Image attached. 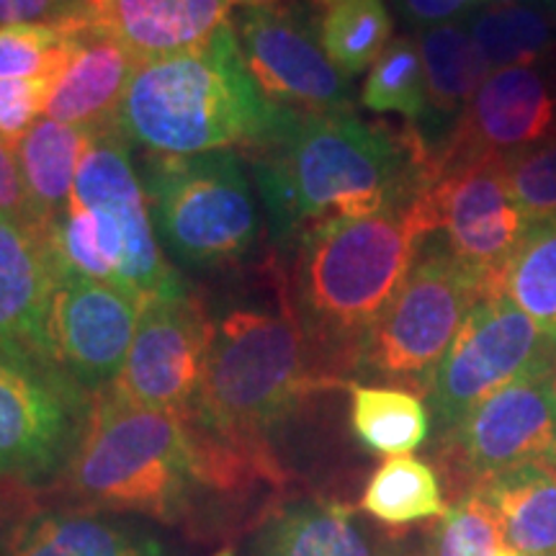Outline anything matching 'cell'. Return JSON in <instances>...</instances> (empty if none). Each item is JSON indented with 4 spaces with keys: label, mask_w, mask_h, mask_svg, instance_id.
<instances>
[{
    "label": "cell",
    "mask_w": 556,
    "mask_h": 556,
    "mask_svg": "<svg viewBox=\"0 0 556 556\" xmlns=\"http://www.w3.org/2000/svg\"><path fill=\"white\" fill-rule=\"evenodd\" d=\"M278 245L332 219L368 217L420 197L433 180V150L417 131H394L353 111H281L248 150Z\"/></svg>",
    "instance_id": "cell-1"
},
{
    "label": "cell",
    "mask_w": 556,
    "mask_h": 556,
    "mask_svg": "<svg viewBox=\"0 0 556 556\" xmlns=\"http://www.w3.org/2000/svg\"><path fill=\"white\" fill-rule=\"evenodd\" d=\"M435 232L428 189L405 204L332 219L299 235L283 307L307 338L319 377L356 371L366 338L397 296L417 258Z\"/></svg>",
    "instance_id": "cell-2"
},
{
    "label": "cell",
    "mask_w": 556,
    "mask_h": 556,
    "mask_svg": "<svg viewBox=\"0 0 556 556\" xmlns=\"http://www.w3.org/2000/svg\"><path fill=\"white\" fill-rule=\"evenodd\" d=\"M242 60L232 21L206 45L137 65L114 127L152 155L255 148L281 119Z\"/></svg>",
    "instance_id": "cell-3"
},
{
    "label": "cell",
    "mask_w": 556,
    "mask_h": 556,
    "mask_svg": "<svg viewBox=\"0 0 556 556\" xmlns=\"http://www.w3.org/2000/svg\"><path fill=\"white\" fill-rule=\"evenodd\" d=\"M67 486L90 507L178 523L208 486L204 448L189 417L96 394L67 462Z\"/></svg>",
    "instance_id": "cell-4"
},
{
    "label": "cell",
    "mask_w": 556,
    "mask_h": 556,
    "mask_svg": "<svg viewBox=\"0 0 556 556\" xmlns=\"http://www.w3.org/2000/svg\"><path fill=\"white\" fill-rule=\"evenodd\" d=\"M41 232L58 276L122 283L142 299L186 289L165 261L129 142L116 127L93 131L73 199Z\"/></svg>",
    "instance_id": "cell-5"
},
{
    "label": "cell",
    "mask_w": 556,
    "mask_h": 556,
    "mask_svg": "<svg viewBox=\"0 0 556 556\" xmlns=\"http://www.w3.org/2000/svg\"><path fill=\"white\" fill-rule=\"evenodd\" d=\"M319 377L304 332L283 307L232 309L212 328L197 405L186 415L199 430L229 446L263 454V441L291 415Z\"/></svg>",
    "instance_id": "cell-6"
},
{
    "label": "cell",
    "mask_w": 556,
    "mask_h": 556,
    "mask_svg": "<svg viewBox=\"0 0 556 556\" xmlns=\"http://www.w3.org/2000/svg\"><path fill=\"white\" fill-rule=\"evenodd\" d=\"M139 178L155 232L186 266L238 263L258 242L261 208L238 150L184 157L150 152Z\"/></svg>",
    "instance_id": "cell-7"
},
{
    "label": "cell",
    "mask_w": 556,
    "mask_h": 556,
    "mask_svg": "<svg viewBox=\"0 0 556 556\" xmlns=\"http://www.w3.org/2000/svg\"><path fill=\"white\" fill-rule=\"evenodd\" d=\"M490 287V278L458 261L441 235H428L397 296L366 338L356 371L428 394L464 319Z\"/></svg>",
    "instance_id": "cell-8"
},
{
    "label": "cell",
    "mask_w": 556,
    "mask_h": 556,
    "mask_svg": "<svg viewBox=\"0 0 556 556\" xmlns=\"http://www.w3.org/2000/svg\"><path fill=\"white\" fill-rule=\"evenodd\" d=\"M554 368L556 353H548L438 438L448 482L471 492L507 469L556 456Z\"/></svg>",
    "instance_id": "cell-9"
},
{
    "label": "cell",
    "mask_w": 556,
    "mask_h": 556,
    "mask_svg": "<svg viewBox=\"0 0 556 556\" xmlns=\"http://www.w3.org/2000/svg\"><path fill=\"white\" fill-rule=\"evenodd\" d=\"M554 353L533 319L505 294L482 296L438 366L428 389L438 438L454 430L479 402Z\"/></svg>",
    "instance_id": "cell-10"
},
{
    "label": "cell",
    "mask_w": 556,
    "mask_h": 556,
    "mask_svg": "<svg viewBox=\"0 0 556 556\" xmlns=\"http://www.w3.org/2000/svg\"><path fill=\"white\" fill-rule=\"evenodd\" d=\"M88 413L86 392L60 368L0 356V479L65 471Z\"/></svg>",
    "instance_id": "cell-11"
},
{
    "label": "cell",
    "mask_w": 556,
    "mask_h": 556,
    "mask_svg": "<svg viewBox=\"0 0 556 556\" xmlns=\"http://www.w3.org/2000/svg\"><path fill=\"white\" fill-rule=\"evenodd\" d=\"M250 78L278 109L353 111L351 83L319 47L312 11L291 0L242 9L232 21Z\"/></svg>",
    "instance_id": "cell-12"
},
{
    "label": "cell",
    "mask_w": 556,
    "mask_h": 556,
    "mask_svg": "<svg viewBox=\"0 0 556 556\" xmlns=\"http://www.w3.org/2000/svg\"><path fill=\"white\" fill-rule=\"evenodd\" d=\"M214 323L180 289L142 302L135 340L111 394L160 413L191 415L204 381Z\"/></svg>",
    "instance_id": "cell-13"
},
{
    "label": "cell",
    "mask_w": 556,
    "mask_h": 556,
    "mask_svg": "<svg viewBox=\"0 0 556 556\" xmlns=\"http://www.w3.org/2000/svg\"><path fill=\"white\" fill-rule=\"evenodd\" d=\"M428 201L435 232L446 240L451 253L490 278V283L531 227L513 199L505 157L435 163Z\"/></svg>",
    "instance_id": "cell-14"
},
{
    "label": "cell",
    "mask_w": 556,
    "mask_h": 556,
    "mask_svg": "<svg viewBox=\"0 0 556 556\" xmlns=\"http://www.w3.org/2000/svg\"><path fill=\"white\" fill-rule=\"evenodd\" d=\"M142 302L122 283L60 276L50 312L52 364L86 394L106 392L127 361Z\"/></svg>",
    "instance_id": "cell-15"
},
{
    "label": "cell",
    "mask_w": 556,
    "mask_h": 556,
    "mask_svg": "<svg viewBox=\"0 0 556 556\" xmlns=\"http://www.w3.org/2000/svg\"><path fill=\"white\" fill-rule=\"evenodd\" d=\"M556 131V90L546 67H505L482 80L433 163L510 157Z\"/></svg>",
    "instance_id": "cell-16"
},
{
    "label": "cell",
    "mask_w": 556,
    "mask_h": 556,
    "mask_svg": "<svg viewBox=\"0 0 556 556\" xmlns=\"http://www.w3.org/2000/svg\"><path fill=\"white\" fill-rule=\"evenodd\" d=\"M58 278L41 227L0 217V356L58 368L50 351Z\"/></svg>",
    "instance_id": "cell-17"
},
{
    "label": "cell",
    "mask_w": 556,
    "mask_h": 556,
    "mask_svg": "<svg viewBox=\"0 0 556 556\" xmlns=\"http://www.w3.org/2000/svg\"><path fill=\"white\" fill-rule=\"evenodd\" d=\"M67 21V58L50 86L45 116L86 131L114 127L131 73L137 70V60L119 41L86 24L78 5Z\"/></svg>",
    "instance_id": "cell-18"
},
{
    "label": "cell",
    "mask_w": 556,
    "mask_h": 556,
    "mask_svg": "<svg viewBox=\"0 0 556 556\" xmlns=\"http://www.w3.org/2000/svg\"><path fill=\"white\" fill-rule=\"evenodd\" d=\"M229 0H80L86 24L116 39L137 65L206 45L229 24Z\"/></svg>",
    "instance_id": "cell-19"
},
{
    "label": "cell",
    "mask_w": 556,
    "mask_h": 556,
    "mask_svg": "<svg viewBox=\"0 0 556 556\" xmlns=\"http://www.w3.org/2000/svg\"><path fill=\"white\" fill-rule=\"evenodd\" d=\"M0 556H170L165 541L99 510L45 507L0 536Z\"/></svg>",
    "instance_id": "cell-20"
},
{
    "label": "cell",
    "mask_w": 556,
    "mask_h": 556,
    "mask_svg": "<svg viewBox=\"0 0 556 556\" xmlns=\"http://www.w3.org/2000/svg\"><path fill=\"white\" fill-rule=\"evenodd\" d=\"M471 492L495 513L503 546L518 556L556 552V456L507 469Z\"/></svg>",
    "instance_id": "cell-21"
},
{
    "label": "cell",
    "mask_w": 556,
    "mask_h": 556,
    "mask_svg": "<svg viewBox=\"0 0 556 556\" xmlns=\"http://www.w3.org/2000/svg\"><path fill=\"white\" fill-rule=\"evenodd\" d=\"M93 131L39 116L16 144V160L37 227L50 225L73 199L75 178Z\"/></svg>",
    "instance_id": "cell-22"
},
{
    "label": "cell",
    "mask_w": 556,
    "mask_h": 556,
    "mask_svg": "<svg viewBox=\"0 0 556 556\" xmlns=\"http://www.w3.org/2000/svg\"><path fill=\"white\" fill-rule=\"evenodd\" d=\"M486 73L556 60V0H492L464 21Z\"/></svg>",
    "instance_id": "cell-23"
},
{
    "label": "cell",
    "mask_w": 556,
    "mask_h": 556,
    "mask_svg": "<svg viewBox=\"0 0 556 556\" xmlns=\"http://www.w3.org/2000/svg\"><path fill=\"white\" fill-rule=\"evenodd\" d=\"M255 556H374V548L348 505L299 500L266 520Z\"/></svg>",
    "instance_id": "cell-24"
},
{
    "label": "cell",
    "mask_w": 556,
    "mask_h": 556,
    "mask_svg": "<svg viewBox=\"0 0 556 556\" xmlns=\"http://www.w3.org/2000/svg\"><path fill=\"white\" fill-rule=\"evenodd\" d=\"M319 47L343 78H356L392 41V13L384 0H312Z\"/></svg>",
    "instance_id": "cell-25"
},
{
    "label": "cell",
    "mask_w": 556,
    "mask_h": 556,
    "mask_svg": "<svg viewBox=\"0 0 556 556\" xmlns=\"http://www.w3.org/2000/svg\"><path fill=\"white\" fill-rule=\"evenodd\" d=\"M426 67L428 103L438 116H462L471 96L486 78V65L464 21L426 26L417 34Z\"/></svg>",
    "instance_id": "cell-26"
},
{
    "label": "cell",
    "mask_w": 556,
    "mask_h": 556,
    "mask_svg": "<svg viewBox=\"0 0 556 556\" xmlns=\"http://www.w3.org/2000/svg\"><path fill=\"white\" fill-rule=\"evenodd\" d=\"M353 433L371 454L409 456L430 435L428 407L417 394L400 387H351Z\"/></svg>",
    "instance_id": "cell-27"
},
{
    "label": "cell",
    "mask_w": 556,
    "mask_h": 556,
    "mask_svg": "<svg viewBox=\"0 0 556 556\" xmlns=\"http://www.w3.org/2000/svg\"><path fill=\"white\" fill-rule=\"evenodd\" d=\"M492 291L505 294L531 317L556 353V219L528 227L492 281Z\"/></svg>",
    "instance_id": "cell-28"
},
{
    "label": "cell",
    "mask_w": 556,
    "mask_h": 556,
    "mask_svg": "<svg viewBox=\"0 0 556 556\" xmlns=\"http://www.w3.org/2000/svg\"><path fill=\"white\" fill-rule=\"evenodd\" d=\"M361 510L387 526H409L441 518L446 503L435 469L413 456H392L368 479Z\"/></svg>",
    "instance_id": "cell-29"
},
{
    "label": "cell",
    "mask_w": 556,
    "mask_h": 556,
    "mask_svg": "<svg viewBox=\"0 0 556 556\" xmlns=\"http://www.w3.org/2000/svg\"><path fill=\"white\" fill-rule=\"evenodd\" d=\"M361 103L374 114H400L420 122L430 114L426 67L415 37H394L368 67Z\"/></svg>",
    "instance_id": "cell-30"
},
{
    "label": "cell",
    "mask_w": 556,
    "mask_h": 556,
    "mask_svg": "<svg viewBox=\"0 0 556 556\" xmlns=\"http://www.w3.org/2000/svg\"><path fill=\"white\" fill-rule=\"evenodd\" d=\"M67 16L54 21V24L0 26V78L54 80L67 58Z\"/></svg>",
    "instance_id": "cell-31"
},
{
    "label": "cell",
    "mask_w": 556,
    "mask_h": 556,
    "mask_svg": "<svg viewBox=\"0 0 556 556\" xmlns=\"http://www.w3.org/2000/svg\"><path fill=\"white\" fill-rule=\"evenodd\" d=\"M500 546L497 518L479 492H467L446 507L430 533V556H495Z\"/></svg>",
    "instance_id": "cell-32"
},
{
    "label": "cell",
    "mask_w": 556,
    "mask_h": 556,
    "mask_svg": "<svg viewBox=\"0 0 556 556\" xmlns=\"http://www.w3.org/2000/svg\"><path fill=\"white\" fill-rule=\"evenodd\" d=\"M507 184L528 225L556 219V131L505 157Z\"/></svg>",
    "instance_id": "cell-33"
},
{
    "label": "cell",
    "mask_w": 556,
    "mask_h": 556,
    "mask_svg": "<svg viewBox=\"0 0 556 556\" xmlns=\"http://www.w3.org/2000/svg\"><path fill=\"white\" fill-rule=\"evenodd\" d=\"M50 78H0V139L16 150L31 124L45 116Z\"/></svg>",
    "instance_id": "cell-34"
},
{
    "label": "cell",
    "mask_w": 556,
    "mask_h": 556,
    "mask_svg": "<svg viewBox=\"0 0 556 556\" xmlns=\"http://www.w3.org/2000/svg\"><path fill=\"white\" fill-rule=\"evenodd\" d=\"M0 217L37 225L31 217L29 199H26L24 180H21L16 150L9 148L3 139H0Z\"/></svg>",
    "instance_id": "cell-35"
},
{
    "label": "cell",
    "mask_w": 556,
    "mask_h": 556,
    "mask_svg": "<svg viewBox=\"0 0 556 556\" xmlns=\"http://www.w3.org/2000/svg\"><path fill=\"white\" fill-rule=\"evenodd\" d=\"M78 0H0V26L54 24L73 13Z\"/></svg>",
    "instance_id": "cell-36"
},
{
    "label": "cell",
    "mask_w": 556,
    "mask_h": 556,
    "mask_svg": "<svg viewBox=\"0 0 556 556\" xmlns=\"http://www.w3.org/2000/svg\"><path fill=\"white\" fill-rule=\"evenodd\" d=\"M400 5L407 13V18L422 24V29L454 21L464 9H469V3H464V0H400Z\"/></svg>",
    "instance_id": "cell-37"
},
{
    "label": "cell",
    "mask_w": 556,
    "mask_h": 556,
    "mask_svg": "<svg viewBox=\"0 0 556 556\" xmlns=\"http://www.w3.org/2000/svg\"><path fill=\"white\" fill-rule=\"evenodd\" d=\"M232 5H240V9H250V5H261V3H268V0H229Z\"/></svg>",
    "instance_id": "cell-38"
},
{
    "label": "cell",
    "mask_w": 556,
    "mask_h": 556,
    "mask_svg": "<svg viewBox=\"0 0 556 556\" xmlns=\"http://www.w3.org/2000/svg\"><path fill=\"white\" fill-rule=\"evenodd\" d=\"M495 556H518V554L513 552V548H507V546H500L497 552H495Z\"/></svg>",
    "instance_id": "cell-39"
},
{
    "label": "cell",
    "mask_w": 556,
    "mask_h": 556,
    "mask_svg": "<svg viewBox=\"0 0 556 556\" xmlns=\"http://www.w3.org/2000/svg\"><path fill=\"white\" fill-rule=\"evenodd\" d=\"M552 65H554V75H552V83H554V90H556V60L552 62Z\"/></svg>",
    "instance_id": "cell-40"
},
{
    "label": "cell",
    "mask_w": 556,
    "mask_h": 556,
    "mask_svg": "<svg viewBox=\"0 0 556 556\" xmlns=\"http://www.w3.org/2000/svg\"><path fill=\"white\" fill-rule=\"evenodd\" d=\"M464 3H469V5H475V3H482V0H464ZM492 3V0H490Z\"/></svg>",
    "instance_id": "cell-41"
},
{
    "label": "cell",
    "mask_w": 556,
    "mask_h": 556,
    "mask_svg": "<svg viewBox=\"0 0 556 556\" xmlns=\"http://www.w3.org/2000/svg\"><path fill=\"white\" fill-rule=\"evenodd\" d=\"M389 556H420V554H389Z\"/></svg>",
    "instance_id": "cell-42"
},
{
    "label": "cell",
    "mask_w": 556,
    "mask_h": 556,
    "mask_svg": "<svg viewBox=\"0 0 556 556\" xmlns=\"http://www.w3.org/2000/svg\"><path fill=\"white\" fill-rule=\"evenodd\" d=\"M554 400H556V368H554Z\"/></svg>",
    "instance_id": "cell-43"
},
{
    "label": "cell",
    "mask_w": 556,
    "mask_h": 556,
    "mask_svg": "<svg viewBox=\"0 0 556 556\" xmlns=\"http://www.w3.org/2000/svg\"><path fill=\"white\" fill-rule=\"evenodd\" d=\"M541 556H556V552H552V554H541Z\"/></svg>",
    "instance_id": "cell-44"
}]
</instances>
